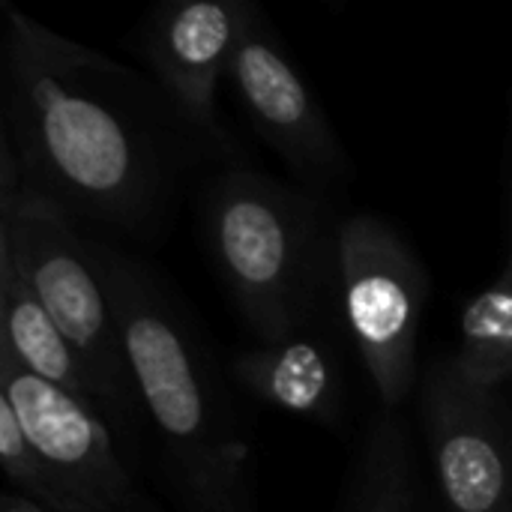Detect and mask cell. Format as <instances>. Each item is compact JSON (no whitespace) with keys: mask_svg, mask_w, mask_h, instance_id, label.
Masks as SVG:
<instances>
[{"mask_svg":"<svg viewBox=\"0 0 512 512\" xmlns=\"http://www.w3.org/2000/svg\"><path fill=\"white\" fill-rule=\"evenodd\" d=\"M3 138L24 183L102 240L156 243L201 159L153 81L3 6Z\"/></svg>","mask_w":512,"mask_h":512,"instance_id":"obj_1","label":"cell"},{"mask_svg":"<svg viewBox=\"0 0 512 512\" xmlns=\"http://www.w3.org/2000/svg\"><path fill=\"white\" fill-rule=\"evenodd\" d=\"M90 252L180 512H258L249 435L189 312L144 258L96 234Z\"/></svg>","mask_w":512,"mask_h":512,"instance_id":"obj_2","label":"cell"},{"mask_svg":"<svg viewBox=\"0 0 512 512\" xmlns=\"http://www.w3.org/2000/svg\"><path fill=\"white\" fill-rule=\"evenodd\" d=\"M336 228L312 189L246 165L219 171L204 192V234L234 309L264 342L318 324L336 282Z\"/></svg>","mask_w":512,"mask_h":512,"instance_id":"obj_3","label":"cell"},{"mask_svg":"<svg viewBox=\"0 0 512 512\" xmlns=\"http://www.w3.org/2000/svg\"><path fill=\"white\" fill-rule=\"evenodd\" d=\"M0 249L12 255L36 300L93 369L111 429L129 426L141 402L90 234L63 204L24 183L0 192Z\"/></svg>","mask_w":512,"mask_h":512,"instance_id":"obj_4","label":"cell"},{"mask_svg":"<svg viewBox=\"0 0 512 512\" xmlns=\"http://www.w3.org/2000/svg\"><path fill=\"white\" fill-rule=\"evenodd\" d=\"M336 291L345 330L384 411H399L417 387L429 270L384 216L354 213L336 231Z\"/></svg>","mask_w":512,"mask_h":512,"instance_id":"obj_5","label":"cell"},{"mask_svg":"<svg viewBox=\"0 0 512 512\" xmlns=\"http://www.w3.org/2000/svg\"><path fill=\"white\" fill-rule=\"evenodd\" d=\"M249 0H174L147 12L135 33L153 87L195 144L201 159L240 165V147L219 117V84L243 42L252 12Z\"/></svg>","mask_w":512,"mask_h":512,"instance_id":"obj_6","label":"cell"},{"mask_svg":"<svg viewBox=\"0 0 512 512\" xmlns=\"http://www.w3.org/2000/svg\"><path fill=\"white\" fill-rule=\"evenodd\" d=\"M228 84L255 135L300 183L309 189H330L351 177V162L327 111L261 6H255L249 30L237 45Z\"/></svg>","mask_w":512,"mask_h":512,"instance_id":"obj_7","label":"cell"},{"mask_svg":"<svg viewBox=\"0 0 512 512\" xmlns=\"http://www.w3.org/2000/svg\"><path fill=\"white\" fill-rule=\"evenodd\" d=\"M0 399L54 471L69 512H135V486L111 423L84 399L27 372L0 345Z\"/></svg>","mask_w":512,"mask_h":512,"instance_id":"obj_8","label":"cell"},{"mask_svg":"<svg viewBox=\"0 0 512 512\" xmlns=\"http://www.w3.org/2000/svg\"><path fill=\"white\" fill-rule=\"evenodd\" d=\"M420 414L450 512H512V402L468 390L447 360L420 384Z\"/></svg>","mask_w":512,"mask_h":512,"instance_id":"obj_9","label":"cell"},{"mask_svg":"<svg viewBox=\"0 0 512 512\" xmlns=\"http://www.w3.org/2000/svg\"><path fill=\"white\" fill-rule=\"evenodd\" d=\"M228 375L255 402L300 420L333 426L345 408L342 357L318 324L231 354Z\"/></svg>","mask_w":512,"mask_h":512,"instance_id":"obj_10","label":"cell"},{"mask_svg":"<svg viewBox=\"0 0 512 512\" xmlns=\"http://www.w3.org/2000/svg\"><path fill=\"white\" fill-rule=\"evenodd\" d=\"M0 345L36 378L84 399L105 417L99 381L81 351L63 336L45 306L24 282L18 264L0 249ZM108 420V417H105Z\"/></svg>","mask_w":512,"mask_h":512,"instance_id":"obj_11","label":"cell"},{"mask_svg":"<svg viewBox=\"0 0 512 512\" xmlns=\"http://www.w3.org/2000/svg\"><path fill=\"white\" fill-rule=\"evenodd\" d=\"M450 366L474 393H501L512 381V255L501 276L465 306Z\"/></svg>","mask_w":512,"mask_h":512,"instance_id":"obj_12","label":"cell"},{"mask_svg":"<svg viewBox=\"0 0 512 512\" xmlns=\"http://www.w3.org/2000/svg\"><path fill=\"white\" fill-rule=\"evenodd\" d=\"M348 512H420L411 447L396 411H384L366 441Z\"/></svg>","mask_w":512,"mask_h":512,"instance_id":"obj_13","label":"cell"},{"mask_svg":"<svg viewBox=\"0 0 512 512\" xmlns=\"http://www.w3.org/2000/svg\"><path fill=\"white\" fill-rule=\"evenodd\" d=\"M0 465L12 486V492L24 495L27 501L45 507L48 512H69V501L54 477V471L45 465V459L36 453L30 438L24 435L15 411L0 399Z\"/></svg>","mask_w":512,"mask_h":512,"instance_id":"obj_14","label":"cell"},{"mask_svg":"<svg viewBox=\"0 0 512 512\" xmlns=\"http://www.w3.org/2000/svg\"><path fill=\"white\" fill-rule=\"evenodd\" d=\"M0 512H48L45 507H39V504H33V501H27L24 495H18V492H6L3 495V504H0Z\"/></svg>","mask_w":512,"mask_h":512,"instance_id":"obj_15","label":"cell"},{"mask_svg":"<svg viewBox=\"0 0 512 512\" xmlns=\"http://www.w3.org/2000/svg\"><path fill=\"white\" fill-rule=\"evenodd\" d=\"M510 255H512V252H510Z\"/></svg>","mask_w":512,"mask_h":512,"instance_id":"obj_16","label":"cell"}]
</instances>
